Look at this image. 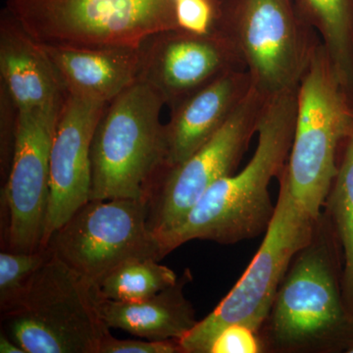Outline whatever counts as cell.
<instances>
[{"label":"cell","mask_w":353,"mask_h":353,"mask_svg":"<svg viewBox=\"0 0 353 353\" xmlns=\"http://www.w3.org/2000/svg\"><path fill=\"white\" fill-rule=\"evenodd\" d=\"M0 352L26 353L25 350L3 331H2L1 334H0Z\"/></svg>","instance_id":"26"},{"label":"cell","mask_w":353,"mask_h":353,"mask_svg":"<svg viewBox=\"0 0 353 353\" xmlns=\"http://www.w3.org/2000/svg\"><path fill=\"white\" fill-rule=\"evenodd\" d=\"M352 132V101L320 43L297 90L294 139L280 176L313 219L319 220L338 174L339 152Z\"/></svg>","instance_id":"2"},{"label":"cell","mask_w":353,"mask_h":353,"mask_svg":"<svg viewBox=\"0 0 353 353\" xmlns=\"http://www.w3.org/2000/svg\"><path fill=\"white\" fill-rule=\"evenodd\" d=\"M320 36L336 75L353 105V0H294Z\"/></svg>","instance_id":"18"},{"label":"cell","mask_w":353,"mask_h":353,"mask_svg":"<svg viewBox=\"0 0 353 353\" xmlns=\"http://www.w3.org/2000/svg\"><path fill=\"white\" fill-rule=\"evenodd\" d=\"M179 30L196 34H208L217 27L220 0H174Z\"/></svg>","instance_id":"22"},{"label":"cell","mask_w":353,"mask_h":353,"mask_svg":"<svg viewBox=\"0 0 353 353\" xmlns=\"http://www.w3.org/2000/svg\"><path fill=\"white\" fill-rule=\"evenodd\" d=\"M39 43L73 48H139L178 29L174 0H7Z\"/></svg>","instance_id":"6"},{"label":"cell","mask_w":353,"mask_h":353,"mask_svg":"<svg viewBox=\"0 0 353 353\" xmlns=\"http://www.w3.org/2000/svg\"><path fill=\"white\" fill-rule=\"evenodd\" d=\"M255 333L245 325H230L216 336L209 353L259 352V341Z\"/></svg>","instance_id":"24"},{"label":"cell","mask_w":353,"mask_h":353,"mask_svg":"<svg viewBox=\"0 0 353 353\" xmlns=\"http://www.w3.org/2000/svg\"><path fill=\"white\" fill-rule=\"evenodd\" d=\"M269 99L252 88L205 145L183 163L159 172L148 196V224L157 238L176 227L213 183L234 173Z\"/></svg>","instance_id":"9"},{"label":"cell","mask_w":353,"mask_h":353,"mask_svg":"<svg viewBox=\"0 0 353 353\" xmlns=\"http://www.w3.org/2000/svg\"><path fill=\"white\" fill-rule=\"evenodd\" d=\"M141 50L139 79L157 90L170 109L219 77L246 71L239 51L217 30L208 34L179 29L157 32Z\"/></svg>","instance_id":"12"},{"label":"cell","mask_w":353,"mask_h":353,"mask_svg":"<svg viewBox=\"0 0 353 353\" xmlns=\"http://www.w3.org/2000/svg\"><path fill=\"white\" fill-rule=\"evenodd\" d=\"M280 179L275 212L259 252L243 275L217 307L196 323L179 343L183 353H209L216 336L233 324L259 332L270 316L290 262L312 243L316 223Z\"/></svg>","instance_id":"5"},{"label":"cell","mask_w":353,"mask_h":353,"mask_svg":"<svg viewBox=\"0 0 353 353\" xmlns=\"http://www.w3.org/2000/svg\"><path fill=\"white\" fill-rule=\"evenodd\" d=\"M347 352L353 353V345H352V347H350V348H348Z\"/></svg>","instance_id":"27"},{"label":"cell","mask_w":353,"mask_h":353,"mask_svg":"<svg viewBox=\"0 0 353 353\" xmlns=\"http://www.w3.org/2000/svg\"><path fill=\"white\" fill-rule=\"evenodd\" d=\"M330 208L343 250V290L353 316V132L329 194Z\"/></svg>","instance_id":"20"},{"label":"cell","mask_w":353,"mask_h":353,"mask_svg":"<svg viewBox=\"0 0 353 353\" xmlns=\"http://www.w3.org/2000/svg\"><path fill=\"white\" fill-rule=\"evenodd\" d=\"M297 90L269 99L256 150L245 168L213 183L176 227L157 236L163 257L190 241L229 245L266 231L276 208L269 185L282 175L294 139Z\"/></svg>","instance_id":"1"},{"label":"cell","mask_w":353,"mask_h":353,"mask_svg":"<svg viewBox=\"0 0 353 353\" xmlns=\"http://www.w3.org/2000/svg\"><path fill=\"white\" fill-rule=\"evenodd\" d=\"M108 104L69 94L65 97L51 145L43 248L58 228L90 201V148Z\"/></svg>","instance_id":"13"},{"label":"cell","mask_w":353,"mask_h":353,"mask_svg":"<svg viewBox=\"0 0 353 353\" xmlns=\"http://www.w3.org/2000/svg\"><path fill=\"white\" fill-rule=\"evenodd\" d=\"M146 201L90 199L50 236L51 252L97 285L132 259H164L148 224Z\"/></svg>","instance_id":"8"},{"label":"cell","mask_w":353,"mask_h":353,"mask_svg":"<svg viewBox=\"0 0 353 353\" xmlns=\"http://www.w3.org/2000/svg\"><path fill=\"white\" fill-rule=\"evenodd\" d=\"M99 353H183L179 341L120 340L109 334Z\"/></svg>","instance_id":"25"},{"label":"cell","mask_w":353,"mask_h":353,"mask_svg":"<svg viewBox=\"0 0 353 353\" xmlns=\"http://www.w3.org/2000/svg\"><path fill=\"white\" fill-rule=\"evenodd\" d=\"M270 317L272 336L285 347L317 343L345 326L347 311L323 246L311 243L299 253L278 290Z\"/></svg>","instance_id":"11"},{"label":"cell","mask_w":353,"mask_h":353,"mask_svg":"<svg viewBox=\"0 0 353 353\" xmlns=\"http://www.w3.org/2000/svg\"><path fill=\"white\" fill-rule=\"evenodd\" d=\"M0 85L19 111L58 105L67 95L46 48L6 7L0 16Z\"/></svg>","instance_id":"15"},{"label":"cell","mask_w":353,"mask_h":353,"mask_svg":"<svg viewBox=\"0 0 353 353\" xmlns=\"http://www.w3.org/2000/svg\"><path fill=\"white\" fill-rule=\"evenodd\" d=\"M252 88L248 71L230 72L170 109V119L164 124V159L160 172L183 163L205 145Z\"/></svg>","instance_id":"14"},{"label":"cell","mask_w":353,"mask_h":353,"mask_svg":"<svg viewBox=\"0 0 353 353\" xmlns=\"http://www.w3.org/2000/svg\"><path fill=\"white\" fill-rule=\"evenodd\" d=\"M18 110L6 88L0 85V175L2 185L6 183L12 161Z\"/></svg>","instance_id":"23"},{"label":"cell","mask_w":353,"mask_h":353,"mask_svg":"<svg viewBox=\"0 0 353 353\" xmlns=\"http://www.w3.org/2000/svg\"><path fill=\"white\" fill-rule=\"evenodd\" d=\"M51 254L48 246L32 252H0V310H6L20 299L32 276Z\"/></svg>","instance_id":"21"},{"label":"cell","mask_w":353,"mask_h":353,"mask_svg":"<svg viewBox=\"0 0 353 353\" xmlns=\"http://www.w3.org/2000/svg\"><path fill=\"white\" fill-rule=\"evenodd\" d=\"M62 104L18 114L12 161L2 185L6 250L32 252L43 248L51 145Z\"/></svg>","instance_id":"10"},{"label":"cell","mask_w":353,"mask_h":353,"mask_svg":"<svg viewBox=\"0 0 353 353\" xmlns=\"http://www.w3.org/2000/svg\"><path fill=\"white\" fill-rule=\"evenodd\" d=\"M165 102L148 83L109 102L90 148V199L146 201L164 159Z\"/></svg>","instance_id":"4"},{"label":"cell","mask_w":353,"mask_h":353,"mask_svg":"<svg viewBox=\"0 0 353 353\" xmlns=\"http://www.w3.org/2000/svg\"><path fill=\"white\" fill-rule=\"evenodd\" d=\"M190 279V272L185 271L175 285L143 301L101 299L102 318L109 329L123 330L145 340L180 341L199 322L183 292Z\"/></svg>","instance_id":"17"},{"label":"cell","mask_w":353,"mask_h":353,"mask_svg":"<svg viewBox=\"0 0 353 353\" xmlns=\"http://www.w3.org/2000/svg\"><path fill=\"white\" fill-rule=\"evenodd\" d=\"M99 303L97 285L52 253L1 311L2 329L26 353H99L110 334Z\"/></svg>","instance_id":"3"},{"label":"cell","mask_w":353,"mask_h":353,"mask_svg":"<svg viewBox=\"0 0 353 353\" xmlns=\"http://www.w3.org/2000/svg\"><path fill=\"white\" fill-rule=\"evenodd\" d=\"M175 272L154 259H132L116 267L97 284L99 297L114 301H143L175 285Z\"/></svg>","instance_id":"19"},{"label":"cell","mask_w":353,"mask_h":353,"mask_svg":"<svg viewBox=\"0 0 353 353\" xmlns=\"http://www.w3.org/2000/svg\"><path fill=\"white\" fill-rule=\"evenodd\" d=\"M216 30L240 53L252 88L269 99L299 88L321 43L292 0H220Z\"/></svg>","instance_id":"7"},{"label":"cell","mask_w":353,"mask_h":353,"mask_svg":"<svg viewBox=\"0 0 353 353\" xmlns=\"http://www.w3.org/2000/svg\"><path fill=\"white\" fill-rule=\"evenodd\" d=\"M67 94L109 103L139 80L141 50L44 46Z\"/></svg>","instance_id":"16"}]
</instances>
